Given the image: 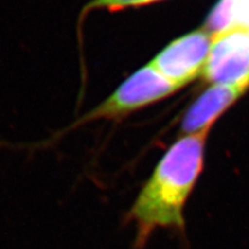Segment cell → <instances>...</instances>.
<instances>
[{"instance_id":"cell-1","label":"cell","mask_w":249,"mask_h":249,"mask_svg":"<svg viewBox=\"0 0 249 249\" xmlns=\"http://www.w3.org/2000/svg\"><path fill=\"white\" fill-rule=\"evenodd\" d=\"M208 133L185 135L173 143L140 191L127 213V220L136 224V249L147 245L156 229L183 232V209L203 166Z\"/></svg>"},{"instance_id":"cell-2","label":"cell","mask_w":249,"mask_h":249,"mask_svg":"<svg viewBox=\"0 0 249 249\" xmlns=\"http://www.w3.org/2000/svg\"><path fill=\"white\" fill-rule=\"evenodd\" d=\"M179 89L178 86L148 64L127 77L107 98L76 119L67 129L77 128L97 120H121Z\"/></svg>"},{"instance_id":"cell-3","label":"cell","mask_w":249,"mask_h":249,"mask_svg":"<svg viewBox=\"0 0 249 249\" xmlns=\"http://www.w3.org/2000/svg\"><path fill=\"white\" fill-rule=\"evenodd\" d=\"M202 75L213 86L249 87V31L235 27L214 36Z\"/></svg>"},{"instance_id":"cell-4","label":"cell","mask_w":249,"mask_h":249,"mask_svg":"<svg viewBox=\"0 0 249 249\" xmlns=\"http://www.w3.org/2000/svg\"><path fill=\"white\" fill-rule=\"evenodd\" d=\"M213 37L198 29L174 39L149 62L181 88L203 73Z\"/></svg>"},{"instance_id":"cell-5","label":"cell","mask_w":249,"mask_h":249,"mask_svg":"<svg viewBox=\"0 0 249 249\" xmlns=\"http://www.w3.org/2000/svg\"><path fill=\"white\" fill-rule=\"evenodd\" d=\"M248 87L213 86L191 105L182 119L181 132L194 135L209 130L211 124L246 91Z\"/></svg>"},{"instance_id":"cell-6","label":"cell","mask_w":249,"mask_h":249,"mask_svg":"<svg viewBox=\"0 0 249 249\" xmlns=\"http://www.w3.org/2000/svg\"><path fill=\"white\" fill-rule=\"evenodd\" d=\"M241 0H219L210 12L202 29L213 37L236 27V14Z\"/></svg>"},{"instance_id":"cell-7","label":"cell","mask_w":249,"mask_h":249,"mask_svg":"<svg viewBox=\"0 0 249 249\" xmlns=\"http://www.w3.org/2000/svg\"><path fill=\"white\" fill-rule=\"evenodd\" d=\"M163 1V0H90L83 6L79 15V27H81L87 15L92 11H108L117 12L124 11L127 8H138L142 6L155 4V2Z\"/></svg>"},{"instance_id":"cell-8","label":"cell","mask_w":249,"mask_h":249,"mask_svg":"<svg viewBox=\"0 0 249 249\" xmlns=\"http://www.w3.org/2000/svg\"><path fill=\"white\" fill-rule=\"evenodd\" d=\"M236 27L249 31V0H241L236 14Z\"/></svg>"}]
</instances>
